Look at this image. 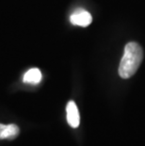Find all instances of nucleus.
I'll use <instances>...</instances> for the list:
<instances>
[{
	"mask_svg": "<svg viewBox=\"0 0 145 146\" xmlns=\"http://www.w3.org/2000/svg\"><path fill=\"white\" fill-rule=\"evenodd\" d=\"M20 129L16 125L0 123V139H13L19 135Z\"/></svg>",
	"mask_w": 145,
	"mask_h": 146,
	"instance_id": "obj_4",
	"label": "nucleus"
},
{
	"mask_svg": "<svg viewBox=\"0 0 145 146\" xmlns=\"http://www.w3.org/2000/svg\"><path fill=\"white\" fill-rule=\"evenodd\" d=\"M71 23L75 26H79L86 27L89 26L92 22V16L89 11L83 9H77L75 11H73L70 16Z\"/></svg>",
	"mask_w": 145,
	"mask_h": 146,
	"instance_id": "obj_2",
	"label": "nucleus"
},
{
	"mask_svg": "<svg viewBox=\"0 0 145 146\" xmlns=\"http://www.w3.org/2000/svg\"><path fill=\"white\" fill-rule=\"evenodd\" d=\"M143 60V50L138 42H128L119 65V74L123 79L130 78L136 74Z\"/></svg>",
	"mask_w": 145,
	"mask_h": 146,
	"instance_id": "obj_1",
	"label": "nucleus"
},
{
	"mask_svg": "<svg viewBox=\"0 0 145 146\" xmlns=\"http://www.w3.org/2000/svg\"><path fill=\"white\" fill-rule=\"evenodd\" d=\"M67 113V122L73 128H76L79 126L80 123V116L77 106L73 101H69L66 107Z\"/></svg>",
	"mask_w": 145,
	"mask_h": 146,
	"instance_id": "obj_3",
	"label": "nucleus"
},
{
	"mask_svg": "<svg viewBox=\"0 0 145 146\" xmlns=\"http://www.w3.org/2000/svg\"><path fill=\"white\" fill-rule=\"evenodd\" d=\"M24 82L28 84H38L42 80V73L38 68L29 69L24 76Z\"/></svg>",
	"mask_w": 145,
	"mask_h": 146,
	"instance_id": "obj_5",
	"label": "nucleus"
}]
</instances>
